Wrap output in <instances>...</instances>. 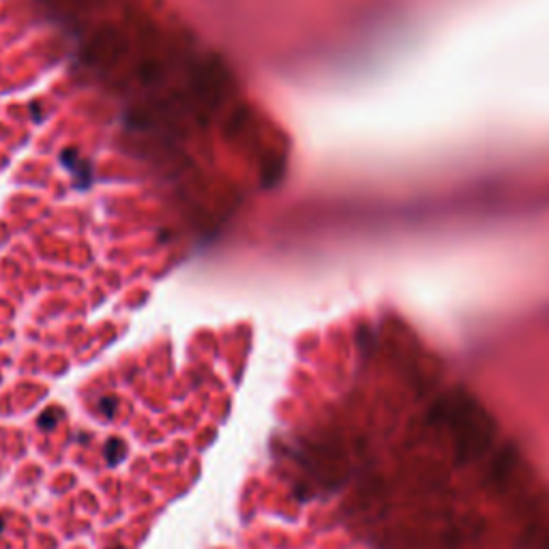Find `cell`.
Wrapping results in <instances>:
<instances>
[{
    "mask_svg": "<svg viewBox=\"0 0 549 549\" xmlns=\"http://www.w3.org/2000/svg\"><path fill=\"white\" fill-rule=\"evenodd\" d=\"M60 159H63V163H65V167L69 169V172H73V176H75V182H78L80 187H88L90 165L78 155V150L67 148V150H63V155H60Z\"/></svg>",
    "mask_w": 549,
    "mask_h": 549,
    "instance_id": "obj_1",
    "label": "cell"
},
{
    "mask_svg": "<svg viewBox=\"0 0 549 549\" xmlns=\"http://www.w3.org/2000/svg\"><path fill=\"white\" fill-rule=\"evenodd\" d=\"M58 419H60L58 410H50V412H45L43 417L39 419V427H41V429H45V431H50V429H54V427H56Z\"/></svg>",
    "mask_w": 549,
    "mask_h": 549,
    "instance_id": "obj_3",
    "label": "cell"
},
{
    "mask_svg": "<svg viewBox=\"0 0 549 549\" xmlns=\"http://www.w3.org/2000/svg\"><path fill=\"white\" fill-rule=\"evenodd\" d=\"M0 532H3V519H0Z\"/></svg>",
    "mask_w": 549,
    "mask_h": 549,
    "instance_id": "obj_5",
    "label": "cell"
},
{
    "mask_svg": "<svg viewBox=\"0 0 549 549\" xmlns=\"http://www.w3.org/2000/svg\"><path fill=\"white\" fill-rule=\"evenodd\" d=\"M103 455H105V461L107 463H120L127 455V446L125 442L120 440V438H112V440L105 442V448H103Z\"/></svg>",
    "mask_w": 549,
    "mask_h": 549,
    "instance_id": "obj_2",
    "label": "cell"
},
{
    "mask_svg": "<svg viewBox=\"0 0 549 549\" xmlns=\"http://www.w3.org/2000/svg\"><path fill=\"white\" fill-rule=\"evenodd\" d=\"M116 397H103L101 401H99V412H103L105 417H112L114 414V410H116Z\"/></svg>",
    "mask_w": 549,
    "mask_h": 549,
    "instance_id": "obj_4",
    "label": "cell"
}]
</instances>
